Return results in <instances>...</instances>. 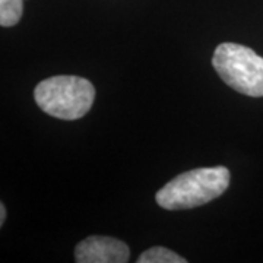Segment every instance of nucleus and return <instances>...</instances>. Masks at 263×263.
I'll use <instances>...</instances> for the list:
<instances>
[{
    "label": "nucleus",
    "mask_w": 263,
    "mask_h": 263,
    "mask_svg": "<svg viewBox=\"0 0 263 263\" xmlns=\"http://www.w3.org/2000/svg\"><path fill=\"white\" fill-rule=\"evenodd\" d=\"M230 186L226 167L196 168L179 174L157 193V203L167 211L192 209L219 197Z\"/></svg>",
    "instance_id": "1"
},
{
    "label": "nucleus",
    "mask_w": 263,
    "mask_h": 263,
    "mask_svg": "<svg viewBox=\"0 0 263 263\" xmlns=\"http://www.w3.org/2000/svg\"><path fill=\"white\" fill-rule=\"evenodd\" d=\"M34 98L48 116L60 120H78L91 110L95 88L81 76H51L35 86Z\"/></svg>",
    "instance_id": "2"
},
{
    "label": "nucleus",
    "mask_w": 263,
    "mask_h": 263,
    "mask_svg": "<svg viewBox=\"0 0 263 263\" xmlns=\"http://www.w3.org/2000/svg\"><path fill=\"white\" fill-rule=\"evenodd\" d=\"M212 65L219 78L234 91L249 97H263V57L252 48L222 43L215 48Z\"/></svg>",
    "instance_id": "3"
},
{
    "label": "nucleus",
    "mask_w": 263,
    "mask_h": 263,
    "mask_svg": "<svg viewBox=\"0 0 263 263\" xmlns=\"http://www.w3.org/2000/svg\"><path fill=\"white\" fill-rule=\"evenodd\" d=\"M129 246L113 237L91 235L75 249L78 263H126L129 262Z\"/></svg>",
    "instance_id": "4"
},
{
    "label": "nucleus",
    "mask_w": 263,
    "mask_h": 263,
    "mask_svg": "<svg viewBox=\"0 0 263 263\" xmlns=\"http://www.w3.org/2000/svg\"><path fill=\"white\" fill-rule=\"evenodd\" d=\"M187 260L184 257H181L180 254L174 253L173 250L155 246L151 247L146 252L139 256L138 263H186Z\"/></svg>",
    "instance_id": "5"
},
{
    "label": "nucleus",
    "mask_w": 263,
    "mask_h": 263,
    "mask_svg": "<svg viewBox=\"0 0 263 263\" xmlns=\"http://www.w3.org/2000/svg\"><path fill=\"white\" fill-rule=\"evenodd\" d=\"M24 12V0H0V25H16Z\"/></svg>",
    "instance_id": "6"
},
{
    "label": "nucleus",
    "mask_w": 263,
    "mask_h": 263,
    "mask_svg": "<svg viewBox=\"0 0 263 263\" xmlns=\"http://www.w3.org/2000/svg\"><path fill=\"white\" fill-rule=\"evenodd\" d=\"M5 218H6V208H5L3 203H2V205H0V226H3Z\"/></svg>",
    "instance_id": "7"
}]
</instances>
